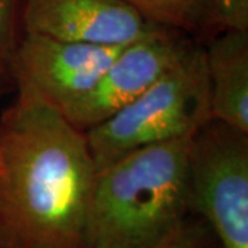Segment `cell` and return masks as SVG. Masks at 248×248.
Here are the masks:
<instances>
[{
	"instance_id": "cell-10",
	"label": "cell",
	"mask_w": 248,
	"mask_h": 248,
	"mask_svg": "<svg viewBox=\"0 0 248 248\" xmlns=\"http://www.w3.org/2000/svg\"><path fill=\"white\" fill-rule=\"evenodd\" d=\"M148 248H221L208 226L192 215L167 237Z\"/></svg>"
},
{
	"instance_id": "cell-13",
	"label": "cell",
	"mask_w": 248,
	"mask_h": 248,
	"mask_svg": "<svg viewBox=\"0 0 248 248\" xmlns=\"http://www.w3.org/2000/svg\"><path fill=\"white\" fill-rule=\"evenodd\" d=\"M1 169H3V161H1V156H0V172H1Z\"/></svg>"
},
{
	"instance_id": "cell-2",
	"label": "cell",
	"mask_w": 248,
	"mask_h": 248,
	"mask_svg": "<svg viewBox=\"0 0 248 248\" xmlns=\"http://www.w3.org/2000/svg\"><path fill=\"white\" fill-rule=\"evenodd\" d=\"M192 137L143 146L98 170L87 218L89 248H148L193 215Z\"/></svg>"
},
{
	"instance_id": "cell-7",
	"label": "cell",
	"mask_w": 248,
	"mask_h": 248,
	"mask_svg": "<svg viewBox=\"0 0 248 248\" xmlns=\"http://www.w3.org/2000/svg\"><path fill=\"white\" fill-rule=\"evenodd\" d=\"M24 33L63 42L125 46L149 24L124 0H21Z\"/></svg>"
},
{
	"instance_id": "cell-6",
	"label": "cell",
	"mask_w": 248,
	"mask_h": 248,
	"mask_svg": "<svg viewBox=\"0 0 248 248\" xmlns=\"http://www.w3.org/2000/svg\"><path fill=\"white\" fill-rule=\"evenodd\" d=\"M123 47L24 33L10 57L9 73L17 87L62 112L94 87Z\"/></svg>"
},
{
	"instance_id": "cell-5",
	"label": "cell",
	"mask_w": 248,
	"mask_h": 248,
	"mask_svg": "<svg viewBox=\"0 0 248 248\" xmlns=\"http://www.w3.org/2000/svg\"><path fill=\"white\" fill-rule=\"evenodd\" d=\"M195 45L186 33L149 24L116 55L94 87L61 113L81 131L97 127L143 94Z\"/></svg>"
},
{
	"instance_id": "cell-11",
	"label": "cell",
	"mask_w": 248,
	"mask_h": 248,
	"mask_svg": "<svg viewBox=\"0 0 248 248\" xmlns=\"http://www.w3.org/2000/svg\"><path fill=\"white\" fill-rule=\"evenodd\" d=\"M223 31H248V0H213L208 36Z\"/></svg>"
},
{
	"instance_id": "cell-3",
	"label": "cell",
	"mask_w": 248,
	"mask_h": 248,
	"mask_svg": "<svg viewBox=\"0 0 248 248\" xmlns=\"http://www.w3.org/2000/svg\"><path fill=\"white\" fill-rule=\"evenodd\" d=\"M211 122L204 47L185 57L130 105L86 131L95 170L143 146L192 137Z\"/></svg>"
},
{
	"instance_id": "cell-4",
	"label": "cell",
	"mask_w": 248,
	"mask_h": 248,
	"mask_svg": "<svg viewBox=\"0 0 248 248\" xmlns=\"http://www.w3.org/2000/svg\"><path fill=\"white\" fill-rule=\"evenodd\" d=\"M192 214L221 248H248V134L211 120L192 137Z\"/></svg>"
},
{
	"instance_id": "cell-12",
	"label": "cell",
	"mask_w": 248,
	"mask_h": 248,
	"mask_svg": "<svg viewBox=\"0 0 248 248\" xmlns=\"http://www.w3.org/2000/svg\"><path fill=\"white\" fill-rule=\"evenodd\" d=\"M21 0H0V79L9 72L10 57L17 45Z\"/></svg>"
},
{
	"instance_id": "cell-9",
	"label": "cell",
	"mask_w": 248,
	"mask_h": 248,
	"mask_svg": "<svg viewBox=\"0 0 248 248\" xmlns=\"http://www.w3.org/2000/svg\"><path fill=\"white\" fill-rule=\"evenodd\" d=\"M145 22L181 31L186 35L208 36L213 0H124Z\"/></svg>"
},
{
	"instance_id": "cell-8",
	"label": "cell",
	"mask_w": 248,
	"mask_h": 248,
	"mask_svg": "<svg viewBox=\"0 0 248 248\" xmlns=\"http://www.w3.org/2000/svg\"><path fill=\"white\" fill-rule=\"evenodd\" d=\"M211 120L248 134V31H223L204 47Z\"/></svg>"
},
{
	"instance_id": "cell-1",
	"label": "cell",
	"mask_w": 248,
	"mask_h": 248,
	"mask_svg": "<svg viewBox=\"0 0 248 248\" xmlns=\"http://www.w3.org/2000/svg\"><path fill=\"white\" fill-rule=\"evenodd\" d=\"M17 90L0 117V248H89L97 170L86 133Z\"/></svg>"
}]
</instances>
